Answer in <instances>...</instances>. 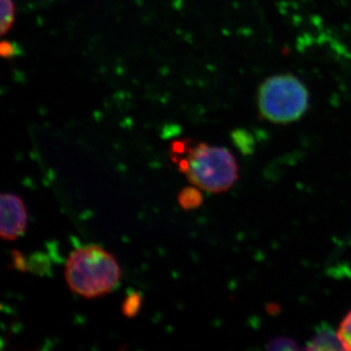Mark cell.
Returning a JSON list of instances; mask_svg holds the SVG:
<instances>
[{
  "mask_svg": "<svg viewBox=\"0 0 351 351\" xmlns=\"http://www.w3.org/2000/svg\"><path fill=\"white\" fill-rule=\"evenodd\" d=\"M143 297L138 292H131L122 304V313L127 318H134L142 308Z\"/></svg>",
  "mask_w": 351,
  "mask_h": 351,
  "instance_id": "obj_7",
  "label": "cell"
},
{
  "mask_svg": "<svg viewBox=\"0 0 351 351\" xmlns=\"http://www.w3.org/2000/svg\"><path fill=\"white\" fill-rule=\"evenodd\" d=\"M204 197L200 189L197 186H186L180 191L178 195V203L182 209L186 211H191V210L197 209L203 204Z\"/></svg>",
  "mask_w": 351,
  "mask_h": 351,
  "instance_id": "obj_6",
  "label": "cell"
},
{
  "mask_svg": "<svg viewBox=\"0 0 351 351\" xmlns=\"http://www.w3.org/2000/svg\"><path fill=\"white\" fill-rule=\"evenodd\" d=\"M0 6H1L0 29H1V34H5L13 25L15 7H14L13 0H0Z\"/></svg>",
  "mask_w": 351,
  "mask_h": 351,
  "instance_id": "obj_8",
  "label": "cell"
},
{
  "mask_svg": "<svg viewBox=\"0 0 351 351\" xmlns=\"http://www.w3.org/2000/svg\"><path fill=\"white\" fill-rule=\"evenodd\" d=\"M306 350H346L339 339L338 332L326 323H323L316 329L315 334L307 343Z\"/></svg>",
  "mask_w": 351,
  "mask_h": 351,
  "instance_id": "obj_5",
  "label": "cell"
},
{
  "mask_svg": "<svg viewBox=\"0 0 351 351\" xmlns=\"http://www.w3.org/2000/svg\"><path fill=\"white\" fill-rule=\"evenodd\" d=\"M308 105L309 93L306 85L290 73L267 78L258 90L261 115L274 123L297 121L306 113Z\"/></svg>",
  "mask_w": 351,
  "mask_h": 351,
  "instance_id": "obj_3",
  "label": "cell"
},
{
  "mask_svg": "<svg viewBox=\"0 0 351 351\" xmlns=\"http://www.w3.org/2000/svg\"><path fill=\"white\" fill-rule=\"evenodd\" d=\"M0 237L5 241L19 239L27 230L29 221L24 201L13 193H4L0 198Z\"/></svg>",
  "mask_w": 351,
  "mask_h": 351,
  "instance_id": "obj_4",
  "label": "cell"
},
{
  "mask_svg": "<svg viewBox=\"0 0 351 351\" xmlns=\"http://www.w3.org/2000/svg\"><path fill=\"white\" fill-rule=\"evenodd\" d=\"M338 335L346 350H351V311L346 314V317L339 325Z\"/></svg>",
  "mask_w": 351,
  "mask_h": 351,
  "instance_id": "obj_9",
  "label": "cell"
},
{
  "mask_svg": "<svg viewBox=\"0 0 351 351\" xmlns=\"http://www.w3.org/2000/svg\"><path fill=\"white\" fill-rule=\"evenodd\" d=\"M180 170L193 186L212 193L230 191L239 178V165L232 152L204 143L189 152L180 162Z\"/></svg>",
  "mask_w": 351,
  "mask_h": 351,
  "instance_id": "obj_2",
  "label": "cell"
},
{
  "mask_svg": "<svg viewBox=\"0 0 351 351\" xmlns=\"http://www.w3.org/2000/svg\"><path fill=\"white\" fill-rule=\"evenodd\" d=\"M64 277L69 288L85 299L112 293L121 281L122 270L112 254L99 245L76 249L66 263Z\"/></svg>",
  "mask_w": 351,
  "mask_h": 351,
  "instance_id": "obj_1",
  "label": "cell"
},
{
  "mask_svg": "<svg viewBox=\"0 0 351 351\" xmlns=\"http://www.w3.org/2000/svg\"><path fill=\"white\" fill-rule=\"evenodd\" d=\"M267 350H298L297 343L292 339L287 337L277 338L270 341L267 346Z\"/></svg>",
  "mask_w": 351,
  "mask_h": 351,
  "instance_id": "obj_10",
  "label": "cell"
}]
</instances>
